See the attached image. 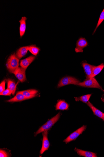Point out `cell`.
<instances>
[{"label": "cell", "mask_w": 104, "mask_h": 157, "mask_svg": "<svg viewBox=\"0 0 104 157\" xmlns=\"http://www.w3.org/2000/svg\"><path fill=\"white\" fill-rule=\"evenodd\" d=\"M82 65L86 74L87 80L89 79L92 75L94 66L85 62L83 63Z\"/></svg>", "instance_id": "8fae6325"}, {"label": "cell", "mask_w": 104, "mask_h": 157, "mask_svg": "<svg viewBox=\"0 0 104 157\" xmlns=\"http://www.w3.org/2000/svg\"><path fill=\"white\" fill-rule=\"evenodd\" d=\"M104 20V8L103 10L101 12L100 16L99 17V19L98 22V23L96 28L95 29L94 31L93 35L96 32L99 26L102 23Z\"/></svg>", "instance_id": "7402d4cb"}, {"label": "cell", "mask_w": 104, "mask_h": 157, "mask_svg": "<svg viewBox=\"0 0 104 157\" xmlns=\"http://www.w3.org/2000/svg\"><path fill=\"white\" fill-rule=\"evenodd\" d=\"M88 41L84 38L81 37L77 41L75 50L76 53H82L83 49L87 47Z\"/></svg>", "instance_id": "8992f818"}, {"label": "cell", "mask_w": 104, "mask_h": 157, "mask_svg": "<svg viewBox=\"0 0 104 157\" xmlns=\"http://www.w3.org/2000/svg\"><path fill=\"white\" fill-rule=\"evenodd\" d=\"M27 19V18L25 17H23L19 21L20 23V31L21 37L23 36L25 33L26 29V21Z\"/></svg>", "instance_id": "5bb4252c"}, {"label": "cell", "mask_w": 104, "mask_h": 157, "mask_svg": "<svg viewBox=\"0 0 104 157\" xmlns=\"http://www.w3.org/2000/svg\"><path fill=\"white\" fill-rule=\"evenodd\" d=\"M69 105L65 101L59 100L56 106V110H66L68 109Z\"/></svg>", "instance_id": "ac0fdd59"}, {"label": "cell", "mask_w": 104, "mask_h": 157, "mask_svg": "<svg viewBox=\"0 0 104 157\" xmlns=\"http://www.w3.org/2000/svg\"><path fill=\"white\" fill-rule=\"evenodd\" d=\"M28 46H26L20 48L17 50L16 54L17 57L19 59L24 57L29 50Z\"/></svg>", "instance_id": "4fadbf2b"}, {"label": "cell", "mask_w": 104, "mask_h": 157, "mask_svg": "<svg viewBox=\"0 0 104 157\" xmlns=\"http://www.w3.org/2000/svg\"><path fill=\"white\" fill-rule=\"evenodd\" d=\"M75 151L78 155L81 156L86 157H97L96 153H93L92 152L85 151L77 148H75Z\"/></svg>", "instance_id": "7c38bea8"}, {"label": "cell", "mask_w": 104, "mask_h": 157, "mask_svg": "<svg viewBox=\"0 0 104 157\" xmlns=\"http://www.w3.org/2000/svg\"><path fill=\"white\" fill-rule=\"evenodd\" d=\"M6 81H3L0 84V93H2L5 89Z\"/></svg>", "instance_id": "cb8c5ba5"}, {"label": "cell", "mask_w": 104, "mask_h": 157, "mask_svg": "<svg viewBox=\"0 0 104 157\" xmlns=\"http://www.w3.org/2000/svg\"><path fill=\"white\" fill-rule=\"evenodd\" d=\"M26 99L23 94L19 92H18L14 97L7 101V102H21Z\"/></svg>", "instance_id": "9a60e30c"}, {"label": "cell", "mask_w": 104, "mask_h": 157, "mask_svg": "<svg viewBox=\"0 0 104 157\" xmlns=\"http://www.w3.org/2000/svg\"><path fill=\"white\" fill-rule=\"evenodd\" d=\"M19 59L15 53L11 55L8 58L6 64L9 72L13 73L16 69L19 67Z\"/></svg>", "instance_id": "6da1fadb"}, {"label": "cell", "mask_w": 104, "mask_h": 157, "mask_svg": "<svg viewBox=\"0 0 104 157\" xmlns=\"http://www.w3.org/2000/svg\"><path fill=\"white\" fill-rule=\"evenodd\" d=\"M23 94L27 99L33 98L37 95L38 91L35 90H29L19 91Z\"/></svg>", "instance_id": "9c48e42d"}, {"label": "cell", "mask_w": 104, "mask_h": 157, "mask_svg": "<svg viewBox=\"0 0 104 157\" xmlns=\"http://www.w3.org/2000/svg\"><path fill=\"white\" fill-rule=\"evenodd\" d=\"M8 154L5 151L1 150V151H0V157H8Z\"/></svg>", "instance_id": "d4e9b609"}, {"label": "cell", "mask_w": 104, "mask_h": 157, "mask_svg": "<svg viewBox=\"0 0 104 157\" xmlns=\"http://www.w3.org/2000/svg\"><path fill=\"white\" fill-rule=\"evenodd\" d=\"M6 82L7 83L8 88L11 91L12 94L14 95L16 91L17 85L14 81L10 79L7 80Z\"/></svg>", "instance_id": "d6986e66"}, {"label": "cell", "mask_w": 104, "mask_h": 157, "mask_svg": "<svg viewBox=\"0 0 104 157\" xmlns=\"http://www.w3.org/2000/svg\"><path fill=\"white\" fill-rule=\"evenodd\" d=\"M35 58V56H31L28 58L22 60L20 61V65L21 67L26 70L30 64L34 60Z\"/></svg>", "instance_id": "30bf717a"}, {"label": "cell", "mask_w": 104, "mask_h": 157, "mask_svg": "<svg viewBox=\"0 0 104 157\" xmlns=\"http://www.w3.org/2000/svg\"><path fill=\"white\" fill-rule=\"evenodd\" d=\"M76 85L84 87L96 88L103 90L98 83L94 77L87 80L83 82H80Z\"/></svg>", "instance_id": "3957f363"}, {"label": "cell", "mask_w": 104, "mask_h": 157, "mask_svg": "<svg viewBox=\"0 0 104 157\" xmlns=\"http://www.w3.org/2000/svg\"><path fill=\"white\" fill-rule=\"evenodd\" d=\"M91 94H89L84 95L80 97H75V100L76 101H80L84 103H87L89 101Z\"/></svg>", "instance_id": "ffe728a7"}, {"label": "cell", "mask_w": 104, "mask_h": 157, "mask_svg": "<svg viewBox=\"0 0 104 157\" xmlns=\"http://www.w3.org/2000/svg\"><path fill=\"white\" fill-rule=\"evenodd\" d=\"M80 82V81L75 77H66L62 78L59 83L58 87H60L70 84L76 85Z\"/></svg>", "instance_id": "277c9868"}, {"label": "cell", "mask_w": 104, "mask_h": 157, "mask_svg": "<svg viewBox=\"0 0 104 157\" xmlns=\"http://www.w3.org/2000/svg\"><path fill=\"white\" fill-rule=\"evenodd\" d=\"M104 67V64L101 63L100 65L97 66H94L93 67L92 75L89 79L94 77L100 73Z\"/></svg>", "instance_id": "e0dca14e"}, {"label": "cell", "mask_w": 104, "mask_h": 157, "mask_svg": "<svg viewBox=\"0 0 104 157\" xmlns=\"http://www.w3.org/2000/svg\"><path fill=\"white\" fill-rule=\"evenodd\" d=\"M103 117L104 119V113L103 114Z\"/></svg>", "instance_id": "484cf974"}, {"label": "cell", "mask_w": 104, "mask_h": 157, "mask_svg": "<svg viewBox=\"0 0 104 157\" xmlns=\"http://www.w3.org/2000/svg\"><path fill=\"white\" fill-rule=\"evenodd\" d=\"M87 128V126H83L78 129L72 133L64 141L66 144H67L72 141L75 140L83 132L85 131Z\"/></svg>", "instance_id": "5b68a950"}, {"label": "cell", "mask_w": 104, "mask_h": 157, "mask_svg": "<svg viewBox=\"0 0 104 157\" xmlns=\"http://www.w3.org/2000/svg\"><path fill=\"white\" fill-rule=\"evenodd\" d=\"M25 69L21 67L17 68L13 73L21 82H25L26 80Z\"/></svg>", "instance_id": "52a82bcc"}, {"label": "cell", "mask_w": 104, "mask_h": 157, "mask_svg": "<svg viewBox=\"0 0 104 157\" xmlns=\"http://www.w3.org/2000/svg\"><path fill=\"white\" fill-rule=\"evenodd\" d=\"M43 138V145L41 150L40 152V154H42L44 152L47 150L50 146V143L48 139V131H46L42 132Z\"/></svg>", "instance_id": "ba28073f"}, {"label": "cell", "mask_w": 104, "mask_h": 157, "mask_svg": "<svg viewBox=\"0 0 104 157\" xmlns=\"http://www.w3.org/2000/svg\"><path fill=\"white\" fill-rule=\"evenodd\" d=\"M40 49L35 45L29 46V50L35 56H37L39 52Z\"/></svg>", "instance_id": "44dd1931"}, {"label": "cell", "mask_w": 104, "mask_h": 157, "mask_svg": "<svg viewBox=\"0 0 104 157\" xmlns=\"http://www.w3.org/2000/svg\"><path fill=\"white\" fill-rule=\"evenodd\" d=\"M87 104L92 110L94 114L96 115L97 117L102 119L104 121V119L103 117V113L101 112L100 110L95 107L89 101L88 102Z\"/></svg>", "instance_id": "2e32d148"}, {"label": "cell", "mask_w": 104, "mask_h": 157, "mask_svg": "<svg viewBox=\"0 0 104 157\" xmlns=\"http://www.w3.org/2000/svg\"><path fill=\"white\" fill-rule=\"evenodd\" d=\"M12 94L11 91L8 88L4 90L2 93H0V95L3 96H10Z\"/></svg>", "instance_id": "603a6c76"}, {"label": "cell", "mask_w": 104, "mask_h": 157, "mask_svg": "<svg viewBox=\"0 0 104 157\" xmlns=\"http://www.w3.org/2000/svg\"><path fill=\"white\" fill-rule=\"evenodd\" d=\"M60 117V113H58L55 117L49 120L44 125L40 127L39 130L36 132L35 136H36L39 134L44 131H47L49 130L58 121Z\"/></svg>", "instance_id": "7a4b0ae2"}]
</instances>
